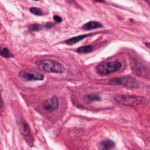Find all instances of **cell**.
<instances>
[{
  "label": "cell",
  "mask_w": 150,
  "mask_h": 150,
  "mask_svg": "<svg viewBox=\"0 0 150 150\" xmlns=\"http://www.w3.org/2000/svg\"><path fill=\"white\" fill-rule=\"evenodd\" d=\"M34 1H38V0H34Z\"/></svg>",
  "instance_id": "cell-19"
},
{
  "label": "cell",
  "mask_w": 150,
  "mask_h": 150,
  "mask_svg": "<svg viewBox=\"0 0 150 150\" xmlns=\"http://www.w3.org/2000/svg\"><path fill=\"white\" fill-rule=\"evenodd\" d=\"M109 83L113 86H122L130 89H137L140 86L137 80L130 76L114 77L109 80Z\"/></svg>",
  "instance_id": "cell-3"
},
{
  "label": "cell",
  "mask_w": 150,
  "mask_h": 150,
  "mask_svg": "<svg viewBox=\"0 0 150 150\" xmlns=\"http://www.w3.org/2000/svg\"><path fill=\"white\" fill-rule=\"evenodd\" d=\"M1 55L2 57L5 58H10L14 57L13 54H11L8 49H7L6 48H2V49L1 51Z\"/></svg>",
  "instance_id": "cell-13"
},
{
  "label": "cell",
  "mask_w": 150,
  "mask_h": 150,
  "mask_svg": "<svg viewBox=\"0 0 150 150\" xmlns=\"http://www.w3.org/2000/svg\"><path fill=\"white\" fill-rule=\"evenodd\" d=\"M85 100L88 103H91L93 101H99L101 100L100 96L96 93H91L90 94L86 95L85 97Z\"/></svg>",
  "instance_id": "cell-10"
},
{
  "label": "cell",
  "mask_w": 150,
  "mask_h": 150,
  "mask_svg": "<svg viewBox=\"0 0 150 150\" xmlns=\"http://www.w3.org/2000/svg\"><path fill=\"white\" fill-rule=\"evenodd\" d=\"M59 104V102L58 97L54 96L51 99L43 101L42 103V106L46 111L51 112L57 109Z\"/></svg>",
  "instance_id": "cell-6"
},
{
  "label": "cell",
  "mask_w": 150,
  "mask_h": 150,
  "mask_svg": "<svg viewBox=\"0 0 150 150\" xmlns=\"http://www.w3.org/2000/svg\"><path fill=\"white\" fill-rule=\"evenodd\" d=\"M93 47L91 45H86L77 48V52L80 54H85L91 52L93 51Z\"/></svg>",
  "instance_id": "cell-11"
},
{
  "label": "cell",
  "mask_w": 150,
  "mask_h": 150,
  "mask_svg": "<svg viewBox=\"0 0 150 150\" xmlns=\"http://www.w3.org/2000/svg\"><path fill=\"white\" fill-rule=\"evenodd\" d=\"M35 64L39 69L48 73H63L65 71L62 64L52 59H39L36 61Z\"/></svg>",
  "instance_id": "cell-2"
},
{
  "label": "cell",
  "mask_w": 150,
  "mask_h": 150,
  "mask_svg": "<svg viewBox=\"0 0 150 150\" xmlns=\"http://www.w3.org/2000/svg\"><path fill=\"white\" fill-rule=\"evenodd\" d=\"M90 34H86V35H79V36L73 37V38H69L66 41V43L67 45H73L75 43H76L82 40H83V39L87 38V37L90 36Z\"/></svg>",
  "instance_id": "cell-9"
},
{
  "label": "cell",
  "mask_w": 150,
  "mask_h": 150,
  "mask_svg": "<svg viewBox=\"0 0 150 150\" xmlns=\"http://www.w3.org/2000/svg\"><path fill=\"white\" fill-rule=\"evenodd\" d=\"M114 99L117 103L122 105L136 107L147 104L148 102L146 97L137 95H128L117 94L114 96Z\"/></svg>",
  "instance_id": "cell-1"
},
{
  "label": "cell",
  "mask_w": 150,
  "mask_h": 150,
  "mask_svg": "<svg viewBox=\"0 0 150 150\" xmlns=\"http://www.w3.org/2000/svg\"><path fill=\"white\" fill-rule=\"evenodd\" d=\"M103 25L100 23V22L91 21H89L84 24V25L82 26V28L83 29V30H93V29L103 28Z\"/></svg>",
  "instance_id": "cell-8"
},
{
  "label": "cell",
  "mask_w": 150,
  "mask_h": 150,
  "mask_svg": "<svg viewBox=\"0 0 150 150\" xmlns=\"http://www.w3.org/2000/svg\"><path fill=\"white\" fill-rule=\"evenodd\" d=\"M54 19L55 21L58 22V23H60V22L62 21V18L60 17L59 16H58V15H54Z\"/></svg>",
  "instance_id": "cell-15"
},
{
  "label": "cell",
  "mask_w": 150,
  "mask_h": 150,
  "mask_svg": "<svg viewBox=\"0 0 150 150\" xmlns=\"http://www.w3.org/2000/svg\"><path fill=\"white\" fill-rule=\"evenodd\" d=\"M146 45L147 47H148V48H150V43L147 42V43H146Z\"/></svg>",
  "instance_id": "cell-18"
},
{
  "label": "cell",
  "mask_w": 150,
  "mask_h": 150,
  "mask_svg": "<svg viewBox=\"0 0 150 150\" xmlns=\"http://www.w3.org/2000/svg\"><path fill=\"white\" fill-rule=\"evenodd\" d=\"M145 1H147V0H145Z\"/></svg>",
  "instance_id": "cell-20"
},
{
  "label": "cell",
  "mask_w": 150,
  "mask_h": 150,
  "mask_svg": "<svg viewBox=\"0 0 150 150\" xmlns=\"http://www.w3.org/2000/svg\"><path fill=\"white\" fill-rule=\"evenodd\" d=\"M55 25V24L54 23H52V22H48L47 24H46L45 25V28H47V29H50L51 28H52V27H54Z\"/></svg>",
  "instance_id": "cell-16"
},
{
  "label": "cell",
  "mask_w": 150,
  "mask_h": 150,
  "mask_svg": "<svg viewBox=\"0 0 150 150\" xmlns=\"http://www.w3.org/2000/svg\"><path fill=\"white\" fill-rule=\"evenodd\" d=\"M122 66V63L119 61H113L102 63L97 66L96 70L99 75H107L117 72Z\"/></svg>",
  "instance_id": "cell-4"
},
{
  "label": "cell",
  "mask_w": 150,
  "mask_h": 150,
  "mask_svg": "<svg viewBox=\"0 0 150 150\" xmlns=\"http://www.w3.org/2000/svg\"><path fill=\"white\" fill-rule=\"evenodd\" d=\"M30 12L32 13V14H34L35 15H38V16H41L43 15V12L42 11L41 8L38 7H31L30 8Z\"/></svg>",
  "instance_id": "cell-14"
},
{
  "label": "cell",
  "mask_w": 150,
  "mask_h": 150,
  "mask_svg": "<svg viewBox=\"0 0 150 150\" xmlns=\"http://www.w3.org/2000/svg\"><path fill=\"white\" fill-rule=\"evenodd\" d=\"M45 25H41V24H30V25H29L28 27V30L32 32H36V31H39L41 30H42L43 28H45Z\"/></svg>",
  "instance_id": "cell-12"
},
{
  "label": "cell",
  "mask_w": 150,
  "mask_h": 150,
  "mask_svg": "<svg viewBox=\"0 0 150 150\" xmlns=\"http://www.w3.org/2000/svg\"><path fill=\"white\" fill-rule=\"evenodd\" d=\"M19 76L22 79L27 81H38L44 79L43 74L38 71L30 69H23L19 72Z\"/></svg>",
  "instance_id": "cell-5"
},
{
  "label": "cell",
  "mask_w": 150,
  "mask_h": 150,
  "mask_svg": "<svg viewBox=\"0 0 150 150\" xmlns=\"http://www.w3.org/2000/svg\"><path fill=\"white\" fill-rule=\"evenodd\" d=\"M100 150H111L116 147V143L111 140H106L99 142L97 144Z\"/></svg>",
  "instance_id": "cell-7"
},
{
  "label": "cell",
  "mask_w": 150,
  "mask_h": 150,
  "mask_svg": "<svg viewBox=\"0 0 150 150\" xmlns=\"http://www.w3.org/2000/svg\"><path fill=\"white\" fill-rule=\"evenodd\" d=\"M93 1H97V2H104V0H93Z\"/></svg>",
  "instance_id": "cell-17"
}]
</instances>
